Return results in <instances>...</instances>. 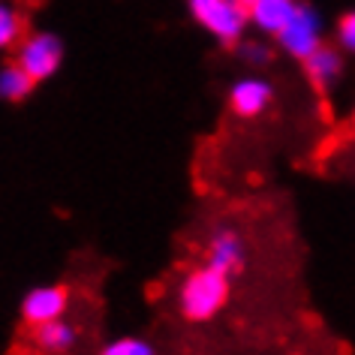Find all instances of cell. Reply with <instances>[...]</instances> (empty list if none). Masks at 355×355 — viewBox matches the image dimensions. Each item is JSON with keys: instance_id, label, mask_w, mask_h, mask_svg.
<instances>
[{"instance_id": "cell-14", "label": "cell", "mask_w": 355, "mask_h": 355, "mask_svg": "<svg viewBox=\"0 0 355 355\" xmlns=\"http://www.w3.org/2000/svg\"><path fill=\"white\" fill-rule=\"evenodd\" d=\"M334 37H337V49H340V51H349V55H355V10L343 12L340 19H337Z\"/></svg>"}, {"instance_id": "cell-12", "label": "cell", "mask_w": 355, "mask_h": 355, "mask_svg": "<svg viewBox=\"0 0 355 355\" xmlns=\"http://www.w3.org/2000/svg\"><path fill=\"white\" fill-rule=\"evenodd\" d=\"M24 40V19L19 6H12L10 0H0V51L15 49Z\"/></svg>"}, {"instance_id": "cell-11", "label": "cell", "mask_w": 355, "mask_h": 355, "mask_svg": "<svg viewBox=\"0 0 355 355\" xmlns=\"http://www.w3.org/2000/svg\"><path fill=\"white\" fill-rule=\"evenodd\" d=\"M33 78L24 73V69L15 64H3L0 67V100L3 103H21V100H28L31 91H33Z\"/></svg>"}, {"instance_id": "cell-1", "label": "cell", "mask_w": 355, "mask_h": 355, "mask_svg": "<svg viewBox=\"0 0 355 355\" xmlns=\"http://www.w3.org/2000/svg\"><path fill=\"white\" fill-rule=\"evenodd\" d=\"M229 292H232V283H229L226 274H220L211 265H199V268L187 271V277L178 283L175 301L184 319L208 322V319H214L226 307Z\"/></svg>"}, {"instance_id": "cell-16", "label": "cell", "mask_w": 355, "mask_h": 355, "mask_svg": "<svg viewBox=\"0 0 355 355\" xmlns=\"http://www.w3.org/2000/svg\"><path fill=\"white\" fill-rule=\"evenodd\" d=\"M241 3L247 6V10H250V6H256V3H265V0H241Z\"/></svg>"}, {"instance_id": "cell-6", "label": "cell", "mask_w": 355, "mask_h": 355, "mask_svg": "<svg viewBox=\"0 0 355 355\" xmlns=\"http://www.w3.org/2000/svg\"><path fill=\"white\" fill-rule=\"evenodd\" d=\"M247 262V244L244 235L238 232L235 226H217L214 232L208 235V247H205V265L217 268L220 274L232 277L244 268Z\"/></svg>"}, {"instance_id": "cell-9", "label": "cell", "mask_w": 355, "mask_h": 355, "mask_svg": "<svg viewBox=\"0 0 355 355\" xmlns=\"http://www.w3.org/2000/svg\"><path fill=\"white\" fill-rule=\"evenodd\" d=\"M33 343L46 355H67V352H73L78 343V328L69 322V319H55V322L33 328Z\"/></svg>"}, {"instance_id": "cell-13", "label": "cell", "mask_w": 355, "mask_h": 355, "mask_svg": "<svg viewBox=\"0 0 355 355\" xmlns=\"http://www.w3.org/2000/svg\"><path fill=\"white\" fill-rule=\"evenodd\" d=\"M100 355H157L154 343L145 337H114L100 349Z\"/></svg>"}, {"instance_id": "cell-4", "label": "cell", "mask_w": 355, "mask_h": 355, "mask_svg": "<svg viewBox=\"0 0 355 355\" xmlns=\"http://www.w3.org/2000/svg\"><path fill=\"white\" fill-rule=\"evenodd\" d=\"M64 40L51 31H33L15 46V64L28 73L33 82H49L64 64Z\"/></svg>"}, {"instance_id": "cell-8", "label": "cell", "mask_w": 355, "mask_h": 355, "mask_svg": "<svg viewBox=\"0 0 355 355\" xmlns=\"http://www.w3.org/2000/svg\"><path fill=\"white\" fill-rule=\"evenodd\" d=\"M301 64H304L307 82L313 85L316 91H331L343 76V51L331 49V46H319L313 55L307 60H301Z\"/></svg>"}, {"instance_id": "cell-2", "label": "cell", "mask_w": 355, "mask_h": 355, "mask_svg": "<svg viewBox=\"0 0 355 355\" xmlns=\"http://www.w3.org/2000/svg\"><path fill=\"white\" fill-rule=\"evenodd\" d=\"M187 10L199 28L223 46H238L250 28V12L241 0H187Z\"/></svg>"}, {"instance_id": "cell-3", "label": "cell", "mask_w": 355, "mask_h": 355, "mask_svg": "<svg viewBox=\"0 0 355 355\" xmlns=\"http://www.w3.org/2000/svg\"><path fill=\"white\" fill-rule=\"evenodd\" d=\"M322 33H325V21H322V15H319L316 6L298 3L295 12L289 15V21L283 24V31L274 40H277V49L286 58L307 60L319 46H325Z\"/></svg>"}, {"instance_id": "cell-15", "label": "cell", "mask_w": 355, "mask_h": 355, "mask_svg": "<svg viewBox=\"0 0 355 355\" xmlns=\"http://www.w3.org/2000/svg\"><path fill=\"white\" fill-rule=\"evenodd\" d=\"M238 51H241V58H244L250 67H265V64L271 60V49L262 46V42H244V46L238 49Z\"/></svg>"}, {"instance_id": "cell-10", "label": "cell", "mask_w": 355, "mask_h": 355, "mask_svg": "<svg viewBox=\"0 0 355 355\" xmlns=\"http://www.w3.org/2000/svg\"><path fill=\"white\" fill-rule=\"evenodd\" d=\"M295 0H265V3L250 6V24L265 37H277L283 31V24L289 21V15L295 12Z\"/></svg>"}, {"instance_id": "cell-5", "label": "cell", "mask_w": 355, "mask_h": 355, "mask_svg": "<svg viewBox=\"0 0 355 355\" xmlns=\"http://www.w3.org/2000/svg\"><path fill=\"white\" fill-rule=\"evenodd\" d=\"M69 310V289L60 283H40L24 292L21 298V319L33 328L55 322V319H67Z\"/></svg>"}, {"instance_id": "cell-7", "label": "cell", "mask_w": 355, "mask_h": 355, "mask_svg": "<svg viewBox=\"0 0 355 355\" xmlns=\"http://www.w3.org/2000/svg\"><path fill=\"white\" fill-rule=\"evenodd\" d=\"M274 103V85L262 76H244L229 87V109L238 118H259Z\"/></svg>"}]
</instances>
